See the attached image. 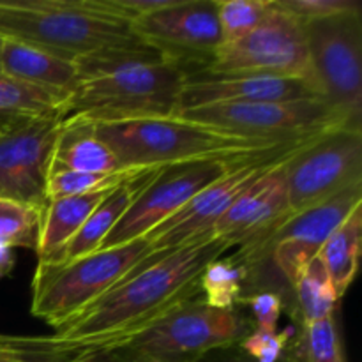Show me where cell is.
<instances>
[{
  "label": "cell",
  "mask_w": 362,
  "mask_h": 362,
  "mask_svg": "<svg viewBox=\"0 0 362 362\" xmlns=\"http://www.w3.org/2000/svg\"><path fill=\"white\" fill-rule=\"evenodd\" d=\"M0 46H2V37H0Z\"/></svg>",
  "instance_id": "obj_38"
},
{
  "label": "cell",
  "mask_w": 362,
  "mask_h": 362,
  "mask_svg": "<svg viewBox=\"0 0 362 362\" xmlns=\"http://www.w3.org/2000/svg\"><path fill=\"white\" fill-rule=\"evenodd\" d=\"M0 37L71 62L141 42L133 25L105 14L95 0H0Z\"/></svg>",
  "instance_id": "obj_3"
},
{
  "label": "cell",
  "mask_w": 362,
  "mask_h": 362,
  "mask_svg": "<svg viewBox=\"0 0 362 362\" xmlns=\"http://www.w3.org/2000/svg\"><path fill=\"white\" fill-rule=\"evenodd\" d=\"M14 262H16V255L13 247L0 246V279L13 271Z\"/></svg>",
  "instance_id": "obj_34"
},
{
  "label": "cell",
  "mask_w": 362,
  "mask_h": 362,
  "mask_svg": "<svg viewBox=\"0 0 362 362\" xmlns=\"http://www.w3.org/2000/svg\"><path fill=\"white\" fill-rule=\"evenodd\" d=\"M148 253L151 244L141 237L59 267L37 265L32 279V315L59 331L119 285Z\"/></svg>",
  "instance_id": "obj_5"
},
{
  "label": "cell",
  "mask_w": 362,
  "mask_h": 362,
  "mask_svg": "<svg viewBox=\"0 0 362 362\" xmlns=\"http://www.w3.org/2000/svg\"><path fill=\"white\" fill-rule=\"evenodd\" d=\"M64 117L0 131V200L46 207L49 159Z\"/></svg>",
  "instance_id": "obj_14"
},
{
  "label": "cell",
  "mask_w": 362,
  "mask_h": 362,
  "mask_svg": "<svg viewBox=\"0 0 362 362\" xmlns=\"http://www.w3.org/2000/svg\"><path fill=\"white\" fill-rule=\"evenodd\" d=\"M318 136L320 134L288 141L271 151L258 152V154L240 159L230 172L202 189L177 214H173L172 218L166 219L158 228L144 237L151 244V253L144 260L166 257L170 251L212 237V228L216 223L247 187L253 186L265 173L276 168L279 163L286 161L290 156L296 154L304 145L311 144Z\"/></svg>",
  "instance_id": "obj_7"
},
{
  "label": "cell",
  "mask_w": 362,
  "mask_h": 362,
  "mask_svg": "<svg viewBox=\"0 0 362 362\" xmlns=\"http://www.w3.org/2000/svg\"><path fill=\"white\" fill-rule=\"evenodd\" d=\"M175 117L265 141H292L324 134L338 127H359L322 99L209 105L180 110Z\"/></svg>",
  "instance_id": "obj_9"
},
{
  "label": "cell",
  "mask_w": 362,
  "mask_h": 362,
  "mask_svg": "<svg viewBox=\"0 0 362 362\" xmlns=\"http://www.w3.org/2000/svg\"><path fill=\"white\" fill-rule=\"evenodd\" d=\"M0 362H21L20 359H18L16 356H14L11 350L4 349V346H0Z\"/></svg>",
  "instance_id": "obj_37"
},
{
  "label": "cell",
  "mask_w": 362,
  "mask_h": 362,
  "mask_svg": "<svg viewBox=\"0 0 362 362\" xmlns=\"http://www.w3.org/2000/svg\"><path fill=\"white\" fill-rule=\"evenodd\" d=\"M133 32L182 66L200 62L204 67L223 45L216 0H172L133 21Z\"/></svg>",
  "instance_id": "obj_13"
},
{
  "label": "cell",
  "mask_w": 362,
  "mask_h": 362,
  "mask_svg": "<svg viewBox=\"0 0 362 362\" xmlns=\"http://www.w3.org/2000/svg\"><path fill=\"white\" fill-rule=\"evenodd\" d=\"M189 71L177 60L134 64L78 83L66 115L92 124L175 117Z\"/></svg>",
  "instance_id": "obj_4"
},
{
  "label": "cell",
  "mask_w": 362,
  "mask_h": 362,
  "mask_svg": "<svg viewBox=\"0 0 362 362\" xmlns=\"http://www.w3.org/2000/svg\"><path fill=\"white\" fill-rule=\"evenodd\" d=\"M112 354L113 359L117 362H156L148 357L140 356V354H134V352H127V350H117V352H108Z\"/></svg>",
  "instance_id": "obj_35"
},
{
  "label": "cell",
  "mask_w": 362,
  "mask_h": 362,
  "mask_svg": "<svg viewBox=\"0 0 362 362\" xmlns=\"http://www.w3.org/2000/svg\"><path fill=\"white\" fill-rule=\"evenodd\" d=\"M253 329V320L235 308L218 310L194 297L127 338L113 352L127 350L156 362H200L216 350L239 346Z\"/></svg>",
  "instance_id": "obj_6"
},
{
  "label": "cell",
  "mask_w": 362,
  "mask_h": 362,
  "mask_svg": "<svg viewBox=\"0 0 362 362\" xmlns=\"http://www.w3.org/2000/svg\"><path fill=\"white\" fill-rule=\"evenodd\" d=\"M292 339L290 331H267V329L255 327L243 341L239 350L255 362H279L285 356L288 341Z\"/></svg>",
  "instance_id": "obj_31"
},
{
  "label": "cell",
  "mask_w": 362,
  "mask_h": 362,
  "mask_svg": "<svg viewBox=\"0 0 362 362\" xmlns=\"http://www.w3.org/2000/svg\"><path fill=\"white\" fill-rule=\"evenodd\" d=\"M362 184V129L338 127L286 161L290 212L297 214Z\"/></svg>",
  "instance_id": "obj_11"
},
{
  "label": "cell",
  "mask_w": 362,
  "mask_h": 362,
  "mask_svg": "<svg viewBox=\"0 0 362 362\" xmlns=\"http://www.w3.org/2000/svg\"><path fill=\"white\" fill-rule=\"evenodd\" d=\"M106 173L120 170L115 156L95 136L92 122L64 115L49 159V172ZM49 175V173H48Z\"/></svg>",
  "instance_id": "obj_20"
},
{
  "label": "cell",
  "mask_w": 362,
  "mask_h": 362,
  "mask_svg": "<svg viewBox=\"0 0 362 362\" xmlns=\"http://www.w3.org/2000/svg\"><path fill=\"white\" fill-rule=\"evenodd\" d=\"M244 158L205 159L163 166L138 193L126 214L103 240L99 250H108L145 237L177 214L191 198L230 172Z\"/></svg>",
  "instance_id": "obj_12"
},
{
  "label": "cell",
  "mask_w": 362,
  "mask_h": 362,
  "mask_svg": "<svg viewBox=\"0 0 362 362\" xmlns=\"http://www.w3.org/2000/svg\"><path fill=\"white\" fill-rule=\"evenodd\" d=\"M223 45L244 37L267 16L271 0H216Z\"/></svg>",
  "instance_id": "obj_29"
},
{
  "label": "cell",
  "mask_w": 362,
  "mask_h": 362,
  "mask_svg": "<svg viewBox=\"0 0 362 362\" xmlns=\"http://www.w3.org/2000/svg\"><path fill=\"white\" fill-rule=\"evenodd\" d=\"M292 288L296 290L303 325L334 317V308L339 299L320 258L315 257L303 269Z\"/></svg>",
  "instance_id": "obj_25"
},
{
  "label": "cell",
  "mask_w": 362,
  "mask_h": 362,
  "mask_svg": "<svg viewBox=\"0 0 362 362\" xmlns=\"http://www.w3.org/2000/svg\"><path fill=\"white\" fill-rule=\"evenodd\" d=\"M69 92L37 87L0 73V131L48 117L66 115Z\"/></svg>",
  "instance_id": "obj_21"
},
{
  "label": "cell",
  "mask_w": 362,
  "mask_h": 362,
  "mask_svg": "<svg viewBox=\"0 0 362 362\" xmlns=\"http://www.w3.org/2000/svg\"><path fill=\"white\" fill-rule=\"evenodd\" d=\"M145 170L147 168H120L106 173H78L66 172V170L49 172L48 182H46V204L59 198L74 197V194L112 191L144 173Z\"/></svg>",
  "instance_id": "obj_26"
},
{
  "label": "cell",
  "mask_w": 362,
  "mask_h": 362,
  "mask_svg": "<svg viewBox=\"0 0 362 362\" xmlns=\"http://www.w3.org/2000/svg\"><path fill=\"white\" fill-rule=\"evenodd\" d=\"M299 99H320L306 78L189 74L180 95V110L209 105L283 103Z\"/></svg>",
  "instance_id": "obj_17"
},
{
  "label": "cell",
  "mask_w": 362,
  "mask_h": 362,
  "mask_svg": "<svg viewBox=\"0 0 362 362\" xmlns=\"http://www.w3.org/2000/svg\"><path fill=\"white\" fill-rule=\"evenodd\" d=\"M202 76L306 78L308 45L304 27L271 0L267 16L255 30L219 46L197 71Z\"/></svg>",
  "instance_id": "obj_10"
},
{
  "label": "cell",
  "mask_w": 362,
  "mask_h": 362,
  "mask_svg": "<svg viewBox=\"0 0 362 362\" xmlns=\"http://www.w3.org/2000/svg\"><path fill=\"white\" fill-rule=\"evenodd\" d=\"M286 161L279 163L247 187L212 228V237L226 240L232 247H239V255L250 264L257 260L272 233L292 216Z\"/></svg>",
  "instance_id": "obj_15"
},
{
  "label": "cell",
  "mask_w": 362,
  "mask_h": 362,
  "mask_svg": "<svg viewBox=\"0 0 362 362\" xmlns=\"http://www.w3.org/2000/svg\"><path fill=\"white\" fill-rule=\"evenodd\" d=\"M362 244V205L354 209L349 218L329 235L317 255L327 271L329 279L341 299L359 271Z\"/></svg>",
  "instance_id": "obj_23"
},
{
  "label": "cell",
  "mask_w": 362,
  "mask_h": 362,
  "mask_svg": "<svg viewBox=\"0 0 362 362\" xmlns=\"http://www.w3.org/2000/svg\"><path fill=\"white\" fill-rule=\"evenodd\" d=\"M163 166H152L147 168L144 173L136 175L134 179L127 180L122 186L115 187L113 191H110L101 202H99L98 207L92 211V214L88 216L87 221L83 223L80 230L76 232V235L55 255L49 262L46 264H37V265H49V267H59V265L71 264V262L78 260L81 257H87V255L94 253L101 247L103 240L108 237V233L112 232L113 226L120 221L126 211L129 209V205L133 204L134 198L138 197L141 189H144L145 184L156 175V173L161 170Z\"/></svg>",
  "instance_id": "obj_18"
},
{
  "label": "cell",
  "mask_w": 362,
  "mask_h": 362,
  "mask_svg": "<svg viewBox=\"0 0 362 362\" xmlns=\"http://www.w3.org/2000/svg\"><path fill=\"white\" fill-rule=\"evenodd\" d=\"M362 205V184L349 187L329 200L292 214L264 244L283 278L293 286L303 269L320 253L332 232L350 212Z\"/></svg>",
  "instance_id": "obj_16"
},
{
  "label": "cell",
  "mask_w": 362,
  "mask_h": 362,
  "mask_svg": "<svg viewBox=\"0 0 362 362\" xmlns=\"http://www.w3.org/2000/svg\"><path fill=\"white\" fill-rule=\"evenodd\" d=\"M200 362H255L251 357H247L239 346H232L226 350H216V352L207 354Z\"/></svg>",
  "instance_id": "obj_33"
},
{
  "label": "cell",
  "mask_w": 362,
  "mask_h": 362,
  "mask_svg": "<svg viewBox=\"0 0 362 362\" xmlns=\"http://www.w3.org/2000/svg\"><path fill=\"white\" fill-rule=\"evenodd\" d=\"M239 303H244L253 313L255 327L278 331V322L283 313V297L276 292H257L247 297H240Z\"/></svg>",
  "instance_id": "obj_32"
},
{
  "label": "cell",
  "mask_w": 362,
  "mask_h": 362,
  "mask_svg": "<svg viewBox=\"0 0 362 362\" xmlns=\"http://www.w3.org/2000/svg\"><path fill=\"white\" fill-rule=\"evenodd\" d=\"M0 73L55 90L73 92L80 83V76L74 62L39 49L27 42L4 39L0 46Z\"/></svg>",
  "instance_id": "obj_19"
},
{
  "label": "cell",
  "mask_w": 362,
  "mask_h": 362,
  "mask_svg": "<svg viewBox=\"0 0 362 362\" xmlns=\"http://www.w3.org/2000/svg\"><path fill=\"white\" fill-rule=\"evenodd\" d=\"M66 362H117L113 359L112 354H105V352H99V354H90V356H83V357H76V359H69Z\"/></svg>",
  "instance_id": "obj_36"
},
{
  "label": "cell",
  "mask_w": 362,
  "mask_h": 362,
  "mask_svg": "<svg viewBox=\"0 0 362 362\" xmlns=\"http://www.w3.org/2000/svg\"><path fill=\"white\" fill-rule=\"evenodd\" d=\"M274 4L296 18L303 27L325 18L361 11V4L357 0H274Z\"/></svg>",
  "instance_id": "obj_30"
},
{
  "label": "cell",
  "mask_w": 362,
  "mask_h": 362,
  "mask_svg": "<svg viewBox=\"0 0 362 362\" xmlns=\"http://www.w3.org/2000/svg\"><path fill=\"white\" fill-rule=\"evenodd\" d=\"M296 362H345L334 317L303 325Z\"/></svg>",
  "instance_id": "obj_28"
},
{
  "label": "cell",
  "mask_w": 362,
  "mask_h": 362,
  "mask_svg": "<svg viewBox=\"0 0 362 362\" xmlns=\"http://www.w3.org/2000/svg\"><path fill=\"white\" fill-rule=\"evenodd\" d=\"M250 276V265L240 257H219L200 274L202 299L218 310H232L243 297L244 281Z\"/></svg>",
  "instance_id": "obj_24"
},
{
  "label": "cell",
  "mask_w": 362,
  "mask_h": 362,
  "mask_svg": "<svg viewBox=\"0 0 362 362\" xmlns=\"http://www.w3.org/2000/svg\"><path fill=\"white\" fill-rule=\"evenodd\" d=\"M45 209L0 200V246L37 250Z\"/></svg>",
  "instance_id": "obj_27"
},
{
  "label": "cell",
  "mask_w": 362,
  "mask_h": 362,
  "mask_svg": "<svg viewBox=\"0 0 362 362\" xmlns=\"http://www.w3.org/2000/svg\"><path fill=\"white\" fill-rule=\"evenodd\" d=\"M92 127L95 136L115 156L120 168H152L205 159L244 158L288 144L244 138L179 117L98 122L92 124Z\"/></svg>",
  "instance_id": "obj_2"
},
{
  "label": "cell",
  "mask_w": 362,
  "mask_h": 362,
  "mask_svg": "<svg viewBox=\"0 0 362 362\" xmlns=\"http://www.w3.org/2000/svg\"><path fill=\"white\" fill-rule=\"evenodd\" d=\"M228 250L232 244L226 240L207 237L166 257L141 260L119 285L52 336H0V346L21 362H66L113 352L173 308L200 296V274Z\"/></svg>",
  "instance_id": "obj_1"
},
{
  "label": "cell",
  "mask_w": 362,
  "mask_h": 362,
  "mask_svg": "<svg viewBox=\"0 0 362 362\" xmlns=\"http://www.w3.org/2000/svg\"><path fill=\"white\" fill-rule=\"evenodd\" d=\"M108 193L110 191H98V193L74 194V197L48 202L42 211L37 250H35L37 264H46L52 260L76 235L92 211Z\"/></svg>",
  "instance_id": "obj_22"
},
{
  "label": "cell",
  "mask_w": 362,
  "mask_h": 362,
  "mask_svg": "<svg viewBox=\"0 0 362 362\" xmlns=\"http://www.w3.org/2000/svg\"><path fill=\"white\" fill-rule=\"evenodd\" d=\"M308 81L318 98L362 127V14L343 13L304 25Z\"/></svg>",
  "instance_id": "obj_8"
}]
</instances>
